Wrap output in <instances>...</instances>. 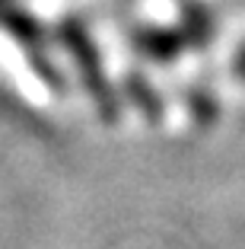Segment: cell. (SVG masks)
I'll return each mask as SVG.
<instances>
[{
  "instance_id": "7a4b0ae2",
  "label": "cell",
  "mask_w": 245,
  "mask_h": 249,
  "mask_svg": "<svg viewBox=\"0 0 245 249\" xmlns=\"http://www.w3.org/2000/svg\"><path fill=\"white\" fill-rule=\"evenodd\" d=\"M179 36L185 38V45H204L213 36V16L197 3H185L181 7V29Z\"/></svg>"
},
{
  "instance_id": "6da1fadb",
  "label": "cell",
  "mask_w": 245,
  "mask_h": 249,
  "mask_svg": "<svg viewBox=\"0 0 245 249\" xmlns=\"http://www.w3.org/2000/svg\"><path fill=\"white\" fill-rule=\"evenodd\" d=\"M134 45L147 58H156V61H169L175 52L185 48V38L172 29H156V26H140L134 32Z\"/></svg>"
},
{
  "instance_id": "3957f363",
  "label": "cell",
  "mask_w": 245,
  "mask_h": 249,
  "mask_svg": "<svg viewBox=\"0 0 245 249\" xmlns=\"http://www.w3.org/2000/svg\"><path fill=\"white\" fill-rule=\"evenodd\" d=\"M236 73H239V77H245V48L239 52V58H236Z\"/></svg>"
}]
</instances>
